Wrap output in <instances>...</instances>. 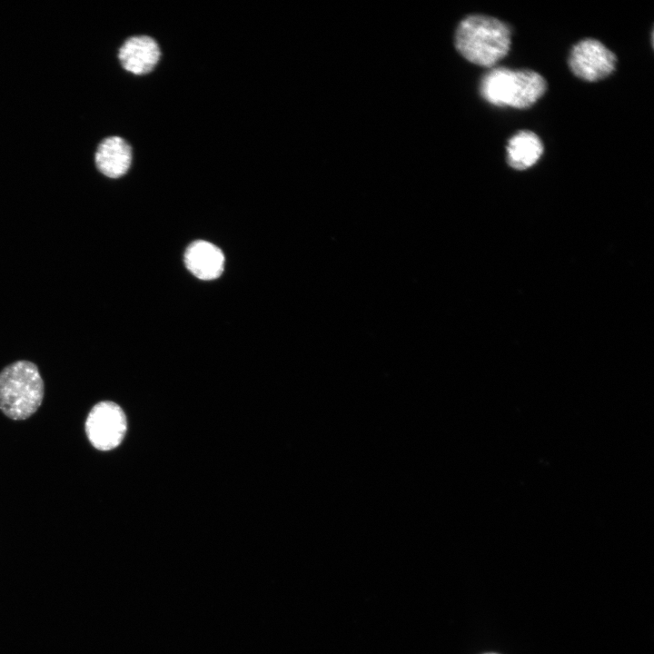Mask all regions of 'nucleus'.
<instances>
[{"mask_svg":"<svg viewBox=\"0 0 654 654\" xmlns=\"http://www.w3.org/2000/svg\"><path fill=\"white\" fill-rule=\"evenodd\" d=\"M510 29L505 23L490 16L473 15L459 24L455 46L472 64L493 66L509 52Z\"/></svg>","mask_w":654,"mask_h":654,"instance_id":"1","label":"nucleus"},{"mask_svg":"<svg viewBox=\"0 0 654 654\" xmlns=\"http://www.w3.org/2000/svg\"><path fill=\"white\" fill-rule=\"evenodd\" d=\"M45 384L35 363L19 360L0 371V411L9 419L23 421L41 406Z\"/></svg>","mask_w":654,"mask_h":654,"instance_id":"2","label":"nucleus"},{"mask_svg":"<svg viewBox=\"0 0 654 654\" xmlns=\"http://www.w3.org/2000/svg\"><path fill=\"white\" fill-rule=\"evenodd\" d=\"M546 89V80L539 73L529 69L495 67L482 77L480 84V93L490 104L520 109L535 104Z\"/></svg>","mask_w":654,"mask_h":654,"instance_id":"3","label":"nucleus"},{"mask_svg":"<svg viewBox=\"0 0 654 654\" xmlns=\"http://www.w3.org/2000/svg\"><path fill=\"white\" fill-rule=\"evenodd\" d=\"M127 430L123 409L111 401L94 404L87 414L84 431L91 445L98 451H111L123 441Z\"/></svg>","mask_w":654,"mask_h":654,"instance_id":"4","label":"nucleus"},{"mask_svg":"<svg viewBox=\"0 0 654 654\" xmlns=\"http://www.w3.org/2000/svg\"><path fill=\"white\" fill-rule=\"evenodd\" d=\"M616 55L602 43L587 38L577 43L569 55V66L579 78L595 82L609 75L616 67Z\"/></svg>","mask_w":654,"mask_h":654,"instance_id":"5","label":"nucleus"},{"mask_svg":"<svg viewBox=\"0 0 654 654\" xmlns=\"http://www.w3.org/2000/svg\"><path fill=\"white\" fill-rule=\"evenodd\" d=\"M161 56L157 42L148 35L128 38L119 49L118 58L123 68L134 74L153 71Z\"/></svg>","mask_w":654,"mask_h":654,"instance_id":"6","label":"nucleus"},{"mask_svg":"<svg viewBox=\"0 0 654 654\" xmlns=\"http://www.w3.org/2000/svg\"><path fill=\"white\" fill-rule=\"evenodd\" d=\"M187 269L201 280L218 278L224 267V256L214 244L205 241L191 243L184 253Z\"/></svg>","mask_w":654,"mask_h":654,"instance_id":"7","label":"nucleus"},{"mask_svg":"<svg viewBox=\"0 0 654 654\" xmlns=\"http://www.w3.org/2000/svg\"><path fill=\"white\" fill-rule=\"evenodd\" d=\"M132 163V148L122 137L110 136L104 139L95 153L98 170L109 178L125 174Z\"/></svg>","mask_w":654,"mask_h":654,"instance_id":"8","label":"nucleus"},{"mask_svg":"<svg viewBox=\"0 0 654 654\" xmlns=\"http://www.w3.org/2000/svg\"><path fill=\"white\" fill-rule=\"evenodd\" d=\"M506 149L508 164L516 170H525L538 162L543 144L533 132L520 131L510 138Z\"/></svg>","mask_w":654,"mask_h":654,"instance_id":"9","label":"nucleus"},{"mask_svg":"<svg viewBox=\"0 0 654 654\" xmlns=\"http://www.w3.org/2000/svg\"><path fill=\"white\" fill-rule=\"evenodd\" d=\"M484 654H498V653H492V652H490V653H484Z\"/></svg>","mask_w":654,"mask_h":654,"instance_id":"10","label":"nucleus"}]
</instances>
